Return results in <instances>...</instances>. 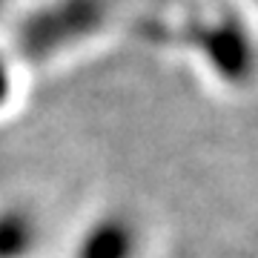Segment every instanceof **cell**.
<instances>
[{"label": "cell", "instance_id": "1", "mask_svg": "<svg viewBox=\"0 0 258 258\" xmlns=\"http://www.w3.org/2000/svg\"><path fill=\"white\" fill-rule=\"evenodd\" d=\"M109 12L106 0H52L29 12L15 29V49L23 60L40 63L95 35Z\"/></svg>", "mask_w": 258, "mask_h": 258}, {"label": "cell", "instance_id": "2", "mask_svg": "<svg viewBox=\"0 0 258 258\" xmlns=\"http://www.w3.org/2000/svg\"><path fill=\"white\" fill-rule=\"evenodd\" d=\"M186 40L207 57V63L224 81L241 83L249 78L252 43L238 12H218L212 18L192 20V26H186Z\"/></svg>", "mask_w": 258, "mask_h": 258}, {"label": "cell", "instance_id": "3", "mask_svg": "<svg viewBox=\"0 0 258 258\" xmlns=\"http://www.w3.org/2000/svg\"><path fill=\"white\" fill-rule=\"evenodd\" d=\"M138 232L126 215H103L81 235L72 258H135Z\"/></svg>", "mask_w": 258, "mask_h": 258}, {"label": "cell", "instance_id": "4", "mask_svg": "<svg viewBox=\"0 0 258 258\" xmlns=\"http://www.w3.org/2000/svg\"><path fill=\"white\" fill-rule=\"evenodd\" d=\"M40 227L35 215L23 207L0 210V258H26L37 244Z\"/></svg>", "mask_w": 258, "mask_h": 258}, {"label": "cell", "instance_id": "5", "mask_svg": "<svg viewBox=\"0 0 258 258\" xmlns=\"http://www.w3.org/2000/svg\"><path fill=\"white\" fill-rule=\"evenodd\" d=\"M12 95V69H9V60L0 55V106L9 101Z\"/></svg>", "mask_w": 258, "mask_h": 258}, {"label": "cell", "instance_id": "6", "mask_svg": "<svg viewBox=\"0 0 258 258\" xmlns=\"http://www.w3.org/2000/svg\"><path fill=\"white\" fill-rule=\"evenodd\" d=\"M3 3H6V0H0V12H3Z\"/></svg>", "mask_w": 258, "mask_h": 258}]
</instances>
